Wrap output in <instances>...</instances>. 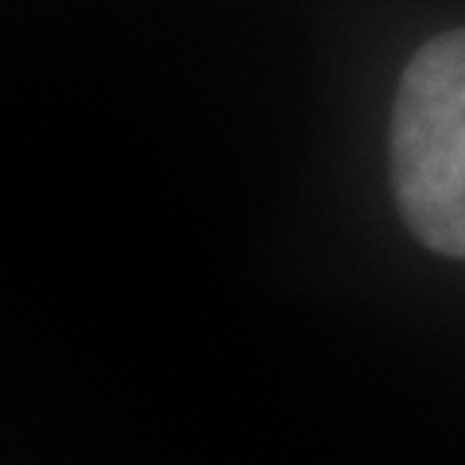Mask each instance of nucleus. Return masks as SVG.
<instances>
[{"mask_svg":"<svg viewBox=\"0 0 465 465\" xmlns=\"http://www.w3.org/2000/svg\"><path fill=\"white\" fill-rule=\"evenodd\" d=\"M391 183L427 249L465 260V32L430 39L391 109Z\"/></svg>","mask_w":465,"mask_h":465,"instance_id":"nucleus-1","label":"nucleus"}]
</instances>
